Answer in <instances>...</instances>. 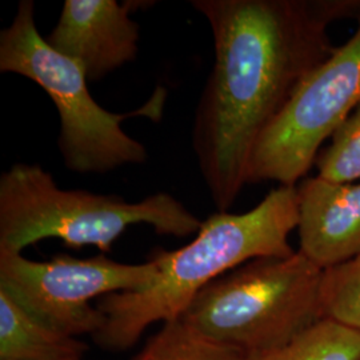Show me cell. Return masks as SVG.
<instances>
[{
  "mask_svg": "<svg viewBox=\"0 0 360 360\" xmlns=\"http://www.w3.org/2000/svg\"><path fill=\"white\" fill-rule=\"evenodd\" d=\"M214 37L215 62L195 111L193 147L219 212L247 183L259 139L300 82L335 49L328 30L351 0H193Z\"/></svg>",
  "mask_w": 360,
  "mask_h": 360,
  "instance_id": "obj_1",
  "label": "cell"
},
{
  "mask_svg": "<svg viewBox=\"0 0 360 360\" xmlns=\"http://www.w3.org/2000/svg\"><path fill=\"white\" fill-rule=\"evenodd\" d=\"M299 224L296 187L279 186L245 214L217 212L202 223L191 243L155 251L158 282L144 291L103 296L96 307L105 318L94 335L107 351H126L154 323L178 319L207 285L259 257H290L288 239Z\"/></svg>",
  "mask_w": 360,
  "mask_h": 360,
  "instance_id": "obj_2",
  "label": "cell"
},
{
  "mask_svg": "<svg viewBox=\"0 0 360 360\" xmlns=\"http://www.w3.org/2000/svg\"><path fill=\"white\" fill-rule=\"evenodd\" d=\"M202 223L169 193L129 203L117 195L63 190L40 165L28 163H16L0 176V251L22 254L28 245L56 238L74 250L94 245L110 252L134 224L186 238Z\"/></svg>",
  "mask_w": 360,
  "mask_h": 360,
  "instance_id": "obj_3",
  "label": "cell"
},
{
  "mask_svg": "<svg viewBox=\"0 0 360 360\" xmlns=\"http://www.w3.org/2000/svg\"><path fill=\"white\" fill-rule=\"evenodd\" d=\"M0 72L27 77L50 96L60 122L58 148L68 169L104 174L148 159L146 146L129 136L122 122L136 116L159 122L167 90L158 87L147 103L129 112L105 110L91 96L83 68L40 35L32 0H20L11 25L0 32Z\"/></svg>",
  "mask_w": 360,
  "mask_h": 360,
  "instance_id": "obj_4",
  "label": "cell"
},
{
  "mask_svg": "<svg viewBox=\"0 0 360 360\" xmlns=\"http://www.w3.org/2000/svg\"><path fill=\"white\" fill-rule=\"evenodd\" d=\"M323 271L299 251L254 259L208 284L180 318L245 356L270 351L322 319Z\"/></svg>",
  "mask_w": 360,
  "mask_h": 360,
  "instance_id": "obj_5",
  "label": "cell"
},
{
  "mask_svg": "<svg viewBox=\"0 0 360 360\" xmlns=\"http://www.w3.org/2000/svg\"><path fill=\"white\" fill-rule=\"evenodd\" d=\"M360 104V13L358 28L343 46L300 82L283 111L252 153L247 183L276 181L296 187L324 141Z\"/></svg>",
  "mask_w": 360,
  "mask_h": 360,
  "instance_id": "obj_6",
  "label": "cell"
},
{
  "mask_svg": "<svg viewBox=\"0 0 360 360\" xmlns=\"http://www.w3.org/2000/svg\"><path fill=\"white\" fill-rule=\"evenodd\" d=\"M159 279L151 259L119 263L104 255L77 259L58 255L37 262L0 251V290L52 328L70 336L96 334L105 318L91 302L115 292L144 291Z\"/></svg>",
  "mask_w": 360,
  "mask_h": 360,
  "instance_id": "obj_7",
  "label": "cell"
},
{
  "mask_svg": "<svg viewBox=\"0 0 360 360\" xmlns=\"http://www.w3.org/2000/svg\"><path fill=\"white\" fill-rule=\"evenodd\" d=\"M134 3L65 0L47 44L77 62L89 82H99L135 60L139 25L129 18Z\"/></svg>",
  "mask_w": 360,
  "mask_h": 360,
  "instance_id": "obj_8",
  "label": "cell"
},
{
  "mask_svg": "<svg viewBox=\"0 0 360 360\" xmlns=\"http://www.w3.org/2000/svg\"><path fill=\"white\" fill-rule=\"evenodd\" d=\"M299 252L322 270L360 254V183L319 176L297 187Z\"/></svg>",
  "mask_w": 360,
  "mask_h": 360,
  "instance_id": "obj_9",
  "label": "cell"
},
{
  "mask_svg": "<svg viewBox=\"0 0 360 360\" xmlns=\"http://www.w3.org/2000/svg\"><path fill=\"white\" fill-rule=\"evenodd\" d=\"M89 346L63 334L0 290V360H80Z\"/></svg>",
  "mask_w": 360,
  "mask_h": 360,
  "instance_id": "obj_10",
  "label": "cell"
},
{
  "mask_svg": "<svg viewBox=\"0 0 360 360\" xmlns=\"http://www.w3.org/2000/svg\"><path fill=\"white\" fill-rule=\"evenodd\" d=\"M245 360H360V334L322 318L283 346L245 355Z\"/></svg>",
  "mask_w": 360,
  "mask_h": 360,
  "instance_id": "obj_11",
  "label": "cell"
},
{
  "mask_svg": "<svg viewBox=\"0 0 360 360\" xmlns=\"http://www.w3.org/2000/svg\"><path fill=\"white\" fill-rule=\"evenodd\" d=\"M132 360H245V354L219 343L178 318L163 323Z\"/></svg>",
  "mask_w": 360,
  "mask_h": 360,
  "instance_id": "obj_12",
  "label": "cell"
},
{
  "mask_svg": "<svg viewBox=\"0 0 360 360\" xmlns=\"http://www.w3.org/2000/svg\"><path fill=\"white\" fill-rule=\"evenodd\" d=\"M323 318L360 334V254L323 271Z\"/></svg>",
  "mask_w": 360,
  "mask_h": 360,
  "instance_id": "obj_13",
  "label": "cell"
},
{
  "mask_svg": "<svg viewBox=\"0 0 360 360\" xmlns=\"http://www.w3.org/2000/svg\"><path fill=\"white\" fill-rule=\"evenodd\" d=\"M318 176L334 183L360 179V104L333 135L318 160Z\"/></svg>",
  "mask_w": 360,
  "mask_h": 360,
  "instance_id": "obj_14",
  "label": "cell"
},
{
  "mask_svg": "<svg viewBox=\"0 0 360 360\" xmlns=\"http://www.w3.org/2000/svg\"><path fill=\"white\" fill-rule=\"evenodd\" d=\"M80 360H83V359H80Z\"/></svg>",
  "mask_w": 360,
  "mask_h": 360,
  "instance_id": "obj_15",
  "label": "cell"
}]
</instances>
